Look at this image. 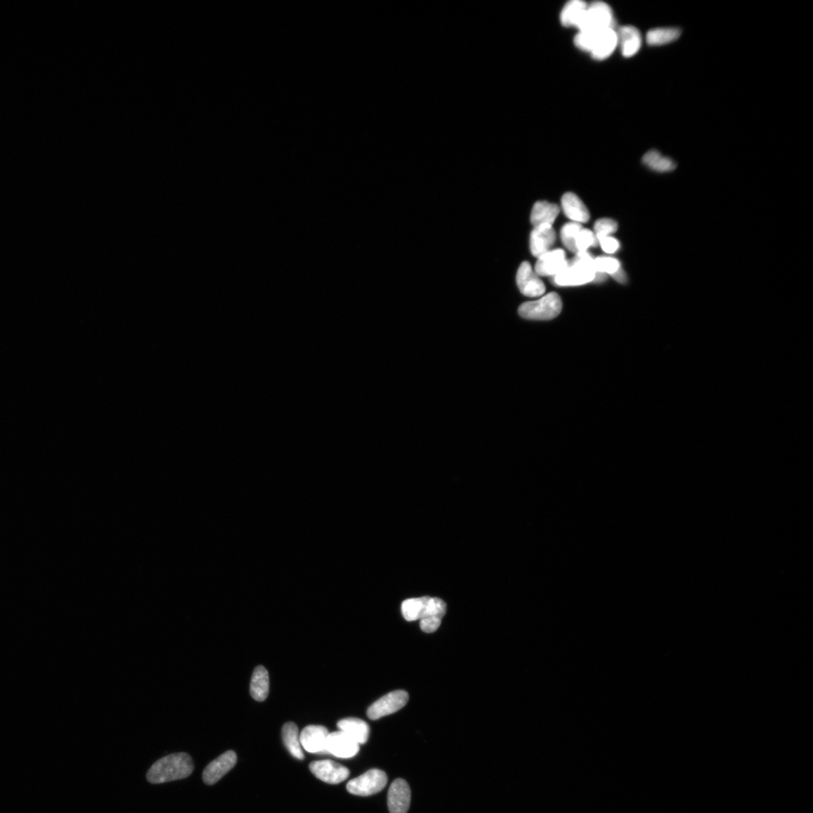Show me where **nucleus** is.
<instances>
[{
	"label": "nucleus",
	"mask_w": 813,
	"mask_h": 813,
	"mask_svg": "<svg viewBox=\"0 0 813 813\" xmlns=\"http://www.w3.org/2000/svg\"><path fill=\"white\" fill-rule=\"evenodd\" d=\"M194 765L192 757L186 753L168 755L157 760L147 772L150 783L162 784L184 779L192 775Z\"/></svg>",
	"instance_id": "obj_1"
},
{
	"label": "nucleus",
	"mask_w": 813,
	"mask_h": 813,
	"mask_svg": "<svg viewBox=\"0 0 813 813\" xmlns=\"http://www.w3.org/2000/svg\"><path fill=\"white\" fill-rule=\"evenodd\" d=\"M594 258L588 252H578L568 260L564 271L554 277L556 285L576 287L593 282L595 278Z\"/></svg>",
	"instance_id": "obj_2"
},
{
	"label": "nucleus",
	"mask_w": 813,
	"mask_h": 813,
	"mask_svg": "<svg viewBox=\"0 0 813 813\" xmlns=\"http://www.w3.org/2000/svg\"><path fill=\"white\" fill-rule=\"evenodd\" d=\"M561 298L551 293L535 302H526L520 307L521 318L535 320H549L555 319L562 311Z\"/></svg>",
	"instance_id": "obj_3"
},
{
	"label": "nucleus",
	"mask_w": 813,
	"mask_h": 813,
	"mask_svg": "<svg viewBox=\"0 0 813 813\" xmlns=\"http://www.w3.org/2000/svg\"><path fill=\"white\" fill-rule=\"evenodd\" d=\"M614 19L611 7L605 3L597 1L587 6L579 23V31H599L614 28Z\"/></svg>",
	"instance_id": "obj_4"
},
{
	"label": "nucleus",
	"mask_w": 813,
	"mask_h": 813,
	"mask_svg": "<svg viewBox=\"0 0 813 813\" xmlns=\"http://www.w3.org/2000/svg\"><path fill=\"white\" fill-rule=\"evenodd\" d=\"M388 781V776L383 770L372 769L350 780L346 785V789L354 795L370 796L381 792Z\"/></svg>",
	"instance_id": "obj_5"
},
{
	"label": "nucleus",
	"mask_w": 813,
	"mask_h": 813,
	"mask_svg": "<svg viewBox=\"0 0 813 813\" xmlns=\"http://www.w3.org/2000/svg\"><path fill=\"white\" fill-rule=\"evenodd\" d=\"M409 700L408 693L404 691H396L386 694L370 706L367 715L370 720L393 714L403 708Z\"/></svg>",
	"instance_id": "obj_6"
},
{
	"label": "nucleus",
	"mask_w": 813,
	"mask_h": 813,
	"mask_svg": "<svg viewBox=\"0 0 813 813\" xmlns=\"http://www.w3.org/2000/svg\"><path fill=\"white\" fill-rule=\"evenodd\" d=\"M309 768L315 777L328 784L341 783L350 776L344 766L330 760L313 761Z\"/></svg>",
	"instance_id": "obj_7"
},
{
	"label": "nucleus",
	"mask_w": 813,
	"mask_h": 813,
	"mask_svg": "<svg viewBox=\"0 0 813 813\" xmlns=\"http://www.w3.org/2000/svg\"><path fill=\"white\" fill-rule=\"evenodd\" d=\"M516 280L520 293L527 297H538L546 291L544 282L533 271L531 265L527 262L520 265Z\"/></svg>",
	"instance_id": "obj_8"
},
{
	"label": "nucleus",
	"mask_w": 813,
	"mask_h": 813,
	"mask_svg": "<svg viewBox=\"0 0 813 813\" xmlns=\"http://www.w3.org/2000/svg\"><path fill=\"white\" fill-rule=\"evenodd\" d=\"M327 753L341 759H350L359 751V744L346 733L340 731L329 733L326 743Z\"/></svg>",
	"instance_id": "obj_9"
},
{
	"label": "nucleus",
	"mask_w": 813,
	"mask_h": 813,
	"mask_svg": "<svg viewBox=\"0 0 813 813\" xmlns=\"http://www.w3.org/2000/svg\"><path fill=\"white\" fill-rule=\"evenodd\" d=\"M238 761L234 751H227L212 761L203 772V781L208 786L214 785L232 770Z\"/></svg>",
	"instance_id": "obj_10"
},
{
	"label": "nucleus",
	"mask_w": 813,
	"mask_h": 813,
	"mask_svg": "<svg viewBox=\"0 0 813 813\" xmlns=\"http://www.w3.org/2000/svg\"><path fill=\"white\" fill-rule=\"evenodd\" d=\"M567 265L568 260L564 250H550L537 260L535 274L541 277H555L564 271Z\"/></svg>",
	"instance_id": "obj_11"
},
{
	"label": "nucleus",
	"mask_w": 813,
	"mask_h": 813,
	"mask_svg": "<svg viewBox=\"0 0 813 813\" xmlns=\"http://www.w3.org/2000/svg\"><path fill=\"white\" fill-rule=\"evenodd\" d=\"M329 732L321 725H309L300 735V743L310 753H327L326 743Z\"/></svg>",
	"instance_id": "obj_12"
},
{
	"label": "nucleus",
	"mask_w": 813,
	"mask_h": 813,
	"mask_svg": "<svg viewBox=\"0 0 813 813\" xmlns=\"http://www.w3.org/2000/svg\"><path fill=\"white\" fill-rule=\"evenodd\" d=\"M412 799L407 781L398 779L393 781L388 792V808L390 813H407Z\"/></svg>",
	"instance_id": "obj_13"
},
{
	"label": "nucleus",
	"mask_w": 813,
	"mask_h": 813,
	"mask_svg": "<svg viewBox=\"0 0 813 813\" xmlns=\"http://www.w3.org/2000/svg\"><path fill=\"white\" fill-rule=\"evenodd\" d=\"M618 46V36L614 28L599 30L596 34L590 54L597 60H603L611 56Z\"/></svg>",
	"instance_id": "obj_14"
},
{
	"label": "nucleus",
	"mask_w": 813,
	"mask_h": 813,
	"mask_svg": "<svg viewBox=\"0 0 813 813\" xmlns=\"http://www.w3.org/2000/svg\"><path fill=\"white\" fill-rule=\"evenodd\" d=\"M556 241V233L552 225H542L535 227L531 236L532 254L539 258L550 251Z\"/></svg>",
	"instance_id": "obj_15"
},
{
	"label": "nucleus",
	"mask_w": 813,
	"mask_h": 813,
	"mask_svg": "<svg viewBox=\"0 0 813 813\" xmlns=\"http://www.w3.org/2000/svg\"><path fill=\"white\" fill-rule=\"evenodd\" d=\"M618 45H620L623 57L634 56L641 49L643 43L639 30L633 26H623L616 31Z\"/></svg>",
	"instance_id": "obj_16"
},
{
	"label": "nucleus",
	"mask_w": 813,
	"mask_h": 813,
	"mask_svg": "<svg viewBox=\"0 0 813 813\" xmlns=\"http://www.w3.org/2000/svg\"><path fill=\"white\" fill-rule=\"evenodd\" d=\"M562 208L565 215L572 222L579 224L588 222L589 211L577 195L566 193L562 197Z\"/></svg>",
	"instance_id": "obj_17"
},
{
	"label": "nucleus",
	"mask_w": 813,
	"mask_h": 813,
	"mask_svg": "<svg viewBox=\"0 0 813 813\" xmlns=\"http://www.w3.org/2000/svg\"><path fill=\"white\" fill-rule=\"evenodd\" d=\"M337 727L360 744H365L369 737L370 728L368 724L359 718H344L337 723Z\"/></svg>",
	"instance_id": "obj_18"
},
{
	"label": "nucleus",
	"mask_w": 813,
	"mask_h": 813,
	"mask_svg": "<svg viewBox=\"0 0 813 813\" xmlns=\"http://www.w3.org/2000/svg\"><path fill=\"white\" fill-rule=\"evenodd\" d=\"M559 210L557 204L547 201L537 202L532 210L531 223L534 227L542 225H552L559 215Z\"/></svg>",
	"instance_id": "obj_19"
},
{
	"label": "nucleus",
	"mask_w": 813,
	"mask_h": 813,
	"mask_svg": "<svg viewBox=\"0 0 813 813\" xmlns=\"http://www.w3.org/2000/svg\"><path fill=\"white\" fill-rule=\"evenodd\" d=\"M269 689V674L267 670L263 666L257 667L251 678V696L256 701L263 702L267 699Z\"/></svg>",
	"instance_id": "obj_20"
},
{
	"label": "nucleus",
	"mask_w": 813,
	"mask_h": 813,
	"mask_svg": "<svg viewBox=\"0 0 813 813\" xmlns=\"http://www.w3.org/2000/svg\"><path fill=\"white\" fill-rule=\"evenodd\" d=\"M586 3L581 0H572L567 3L560 13V21L566 27H577L587 9Z\"/></svg>",
	"instance_id": "obj_21"
},
{
	"label": "nucleus",
	"mask_w": 813,
	"mask_h": 813,
	"mask_svg": "<svg viewBox=\"0 0 813 813\" xmlns=\"http://www.w3.org/2000/svg\"><path fill=\"white\" fill-rule=\"evenodd\" d=\"M282 736L283 743L285 744L289 753L296 757V759L303 760L304 755L302 752L301 743H300L297 725L293 722H287L284 724L282 730Z\"/></svg>",
	"instance_id": "obj_22"
},
{
	"label": "nucleus",
	"mask_w": 813,
	"mask_h": 813,
	"mask_svg": "<svg viewBox=\"0 0 813 813\" xmlns=\"http://www.w3.org/2000/svg\"><path fill=\"white\" fill-rule=\"evenodd\" d=\"M681 34V29L678 27L654 28L647 33L646 42L651 46L665 45L676 41Z\"/></svg>",
	"instance_id": "obj_23"
},
{
	"label": "nucleus",
	"mask_w": 813,
	"mask_h": 813,
	"mask_svg": "<svg viewBox=\"0 0 813 813\" xmlns=\"http://www.w3.org/2000/svg\"><path fill=\"white\" fill-rule=\"evenodd\" d=\"M643 163L651 170L669 172L676 170V163L670 157L662 155L658 150H650L643 157Z\"/></svg>",
	"instance_id": "obj_24"
},
{
	"label": "nucleus",
	"mask_w": 813,
	"mask_h": 813,
	"mask_svg": "<svg viewBox=\"0 0 813 813\" xmlns=\"http://www.w3.org/2000/svg\"><path fill=\"white\" fill-rule=\"evenodd\" d=\"M429 597L408 599L401 604V612L408 621L424 618Z\"/></svg>",
	"instance_id": "obj_25"
},
{
	"label": "nucleus",
	"mask_w": 813,
	"mask_h": 813,
	"mask_svg": "<svg viewBox=\"0 0 813 813\" xmlns=\"http://www.w3.org/2000/svg\"><path fill=\"white\" fill-rule=\"evenodd\" d=\"M582 228L581 224L572 222L566 224L560 232L564 246L570 252H575V254L578 252L575 246L576 239H577L578 234Z\"/></svg>",
	"instance_id": "obj_26"
},
{
	"label": "nucleus",
	"mask_w": 813,
	"mask_h": 813,
	"mask_svg": "<svg viewBox=\"0 0 813 813\" xmlns=\"http://www.w3.org/2000/svg\"><path fill=\"white\" fill-rule=\"evenodd\" d=\"M621 267V263L616 258L605 256L594 258L596 273L612 275Z\"/></svg>",
	"instance_id": "obj_27"
},
{
	"label": "nucleus",
	"mask_w": 813,
	"mask_h": 813,
	"mask_svg": "<svg viewBox=\"0 0 813 813\" xmlns=\"http://www.w3.org/2000/svg\"><path fill=\"white\" fill-rule=\"evenodd\" d=\"M598 244L599 243L595 234L586 228L581 229L575 242L576 249H577L578 252H587L588 248L596 247L598 246Z\"/></svg>",
	"instance_id": "obj_28"
},
{
	"label": "nucleus",
	"mask_w": 813,
	"mask_h": 813,
	"mask_svg": "<svg viewBox=\"0 0 813 813\" xmlns=\"http://www.w3.org/2000/svg\"><path fill=\"white\" fill-rule=\"evenodd\" d=\"M617 230V223L610 219H599L594 225L595 235L598 241L606 238V236H610V234L616 232Z\"/></svg>",
	"instance_id": "obj_29"
},
{
	"label": "nucleus",
	"mask_w": 813,
	"mask_h": 813,
	"mask_svg": "<svg viewBox=\"0 0 813 813\" xmlns=\"http://www.w3.org/2000/svg\"><path fill=\"white\" fill-rule=\"evenodd\" d=\"M597 32L598 31H579V34L575 37V45L579 49L590 53L592 48H593Z\"/></svg>",
	"instance_id": "obj_30"
},
{
	"label": "nucleus",
	"mask_w": 813,
	"mask_h": 813,
	"mask_svg": "<svg viewBox=\"0 0 813 813\" xmlns=\"http://www.w3.org/2000/svg\"><path fill=\"white\" fill-rule=\"evenodd\" d=\"M441 619L438 617H429L421 620V628L425 633H434L439 628L441 623Z\"/></svg>",
	"instance_id": "obj_31"
},
{
	"label": "nucleus",
	"mask_w": 813,
	"mask_h": 813,
	"mask_svg": "<svg viewBox=\"0 0 813 813\" xmlns=\"http://www.w3.org/2000/svg\"><path fill=\"white\" fill-rule=\"evenodd\" d=\"M598 243L599 244H601L603 250L606 252V254H614V252H616L619 248V241L616 239L612 238L610 236H606V238L599 241Z\"/></svg>",
	"instance_id": "obj_32"
},
{
	"label": "nucleus",
	"mask_w": 813,
	"mask_h": 813,
	"mask_svg": "<svg viewBox=\"0 0 813 813\" xmlns=\"http://www.w3.org/2000/svg\"><path fill=\"white\" fill-rule=\"evenodd\" d=\"M611 276L615 280H616L617 282H619L620 283L625 284L626 282H627V275H626L625 272L623 271V270L622 269V267L619 268V269L616 272H615L614 274H613Z\"/></svg>",
	"instance_id": "obj_33"
}]
</instances>
